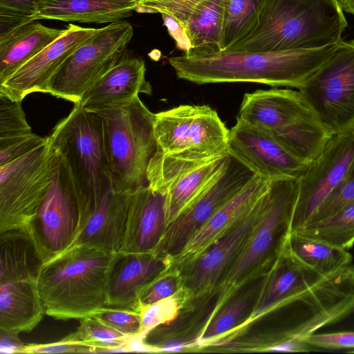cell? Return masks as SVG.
Segmentation results:
<instances>
[{"label": "cell", "mask_w": 354, "mask_h": 354, "mask_svg": "<svg viewBox=\"0 0 354 354\" xmlns=\"http://www.w3.org/2000/svg\"><path fill=\"white\" fill-rule=\"evenodd\" d=\"M95 348L79 341L72 340L66 336L62 340L42 344H26L21 353H95Z\"/></svg>", "instance_id": "7bdbcfd3"}, {"label": "cell", "mask_w": 354, "mask_h": 354, "mask_svg": "<svg viewBox=\"0 0 354 354\" xmlns=\"http://www.w3.org/2000/svg\"><path fill=\"white\" fill-rule=\"evenodd\" d=\"M46 314L37 276L0 281V329L30 332Z\"/></svg>", "instance_id": "d4e9b609"}, {"label": "cell", "mask_w": 354, "mask_h": 354, "mask_svg": "<svg viewBox=\"0 0 354 354\" xmlns=\"http://www.w3.org/2000/svg\"><path fill=\"white\" fill-rule=\"evenodd\" d=\"M227 0H205L193 12L184 30L190 44L187 55H202L223 50Z\"/></svg>", "instance_id": "83f0119b"}, {"label": "cell", "mask_w": 354, "mask_h": 354, "mask_svg": "<svg viewBox=\"0 0 354 354\" xmlns=\"http://www.w3.org/2000/svg\"><path fill=\"white\" fill-rule=\"evenodd\" d=\"M163 24L167 27L170 35L175 39L177 47L184 53L189 52L190 44L185 34L184 27L172 17L161 15Z\"/></svg>", "instance_id": "f6af8a7d"}, {"label": "cell", "mask_w": 354, "mask_h": 354, "mask_svg": "<svg viewBox=\"0 0 354 354\" xmlns=\"http://www.w3.org/2000/svg\"><path fill=\"white\" fill-rule=\"evenodd\" d=\"M65 30L30 21L0 35V84Z\"/></svg>", "instance_id": "484cf974"}, {"label": "cell", "mask_w": 354, "mask_h": 354, "mask_svg": "<svg viewBox=\"0 0 354 354\" xmlns=\"http://www.w3.org/2000/svg\"><path fill=\"white\" fill-rule=\"evenodd\" d=\"M167 227L165 194L149 186L132 193L122 252L153 253Z\"/></svg>", "instance_id": "603a6c76"}, {"label": "cell", "mask_w": 354, "mask_h": 354, "mask_svg": "<svg viewBox=\"0 0 354 354\" xmlns=\"http://www.w3.org/2000/svg\"><path fill=\"white\" fill-rule=\"evenodd\" d=\"M133 1H138L140 3H140H141V0H133Z\"/></svg>", "instance_id": "f907efd6"}, {"label": "cell", "mask_w": 354, "mask_h": 354, "mask_svg": "<svg viewBox=\"0 0 354 354\" xmlns=\"http://www.w3.org/2000/svg\"><path fill=\"white\" fill-rule=\"evenodd\" d=\"M48 138L67 160L83 194V205L99 198L111 184V168L101 117L74 104Z\"/></svg>", "instance_id": "8992f818"}, {"label": "cell", "mask_w": 354, "mask_h": 354, "mask_svg": "<svg viewBox=\"0 0 354 354\" xmlns=\"http://www.w3.org/2000/svg\"><path fill=\"white\" fill-rule=\"evenodd\" d=\"M313 115L299 90L272 88L245 93L236 119L272 131Z\"/></svg>", "instance_id": "44dd1931"}, {"label": "cell", "mask_w": 354, "mask_h": 354, "mask_svg": "<svg viewBox=\"0 0 354 354\" xmlns=\"http://www.w3.org/2000/svg\"><path fill=\"white\" fill-rule=\"evenodd\" d=\"M230 158L229 154L216 158L185 173L170 185L165 193L167 226L212 185L226 167Z\"/></svg>", "instance_id": "4316f807"}, {"label": "cell", "mask_w": 354, "mask_h": 354, "mask_svg": "<svg viewBox=\"0 0 354 354\" xmlns=\"http://www.w3.org/2000/svg\"><path fill=\"white\" fill-rule=\"evenodd\" d=\"M53 149L49 185L26 229L43 263L73 245L78 232L83 196L67 160Z\"/></svg>", "instance_id": "52a82bcc"}, {"label": "cell", "mask_w": 354, "mask_h": 354, "mask_svg": "<svg viewBox=\"0 0 354 354\" xmlns=\"http://www.w3.org/2000/svg\"><path fill=\"white\" fill-rule=\"evenodd\" d=\"M348 353H354V351H348Z\"/></svg>", "instance_id": "816d5d0a"}, {"label": "cell", "mask_w": 354, "mask_h": 354, "mask_svg": "<svg viewBox=\"0 0 354 354\" xmlns=\"http://www.w3.org/2000/svg\"><path fill=\"white\" fill-rule=\"evenodd\" d=\"M171 263L169 257L154 253H113L108 270L105 307L139 312L142 288Z\"/></svg>", "instance_id": "d6986e66"}, {"label": "cell", "mask_w": 354, "mask_h": 354, "mask_svg": "<svg viewBox=\"0 0 354 354\" xmlns=\"http://www.w3.org/2000/svg\"><path fill=\"white\" fill-rule=\"evenodd\" d=\"M266 194L243 218L182 270L185 305L216 293L223 276L263 214Z\"/></svg>", "instance_id": "9a60e30c"}, {"label": "cell", "mask_w": 354, "mask_h": 354, "mask_svg": "<svg viewBox=\"0 0 354 354\" xmlns=\"http://www.w3.org/2000/svg\"><path fill=\"white\" fill-rule=\"evenodd\" d=\"M343 11L354 15V0H339Z\"/></svg>", "instance_id": "681fc988"}, {"label": "cell", "mask_w": 354, "mask_h": 354, "mask_svg": "<svg viewBox=\"0 0 354 354\" xmlns=\"http://www.w3.org/2000/svg\"><path fill=\"white\" fill-rule=\"evenodd\" d=\"M92 317L127 336L140 337L141 317L139 312L104 307L93 314Z\"/></svg>", "instance_id": "ab89813d"}, {"label": "cell", "mask_w": 354, "mask_h": 354, "mask_svg": "<svg viewBox=\"0 0 354 354\" xmlns=\"http://www.w3.org/2000/svg\"><path fill=\"white\" fill-rule=\"evenodd\" d=\"M353 203H354V160L343 178L319 205L305 226L331 217Z\"/></svg>", "instance_id": "8d00e7d4"}, {"label": "cell", "mask_w": 354, "mask_h": 354, "mask_svg": "<svg viewBox=\"0 0 354 354\" xmlns=\"http://www.w3.org/2000/svg\"><path fill=\"white\" fill-rule=\"evenodd\" d=\"M113 254L76 245L43 263L37 288L46 314L57 319H81L105 307Z\"/></svg>", "instance_id": "3957f363"}, {"label": "cell", "mask_w": 354, "mask_h": 354, "mask_svg": "<svg viewBox=\"0 0 354 354\" xmlns=\"http://www.w3.org/2000/svg\"><path fill=\"white\" fill-rule=\"evenodd\" d=\"M298 189L296 178L271 180L263 214L221 281L212 313L272 264L290 233Z\"/></svg>", "instance_id": "277c9868"}, {"label": "cell", "mask_w": 354, "mask_h": 354, "mask_svg": "<svg viewBox=\"0 0 354 354\" xmlns=\"http://www.w3.org/2000/svg\"><path fill=\"white\" fill-rule=\"evenodd\" d=\"M205 0H141L136 12L140 13H160L176 19L185 27L193 12Z\"/></svg>", "instance_id": "f35d334b"}, {"label": "cell", "mask_w": 354, "mask_h": 354, "mask_svg": "<svg viewBox=\"0 0 354 354\" xmlns=\"http://www.w3.org/2000/svg\"><path fill=\"white\" fill-rule=\"evenodd\" d=\"M318 277V272L297 259L283 245L263 274L250 312L229 335L239 334L270 314L277 315V324L306 315L317 299Z\"/></svg>", "instance_id": "9c48e42d"}, {"label": "cell", "mask_w": 354, "mask_h": 354, "mask_svg": "<svg viewBox=\"0 0 354 354\" xmlns=\"http://www.w3.org/2000/svg\"><path fill=\"white\" fill-rule=\"evenodd\" d=\"M139 7L133 0H37L31 19L110 24L130 17Z\"/></svg>", "instance_id": "cb8c5ba5"}, {"label": "cell", "mask_w": 354, "mask_h": 354, "mask_svg": "<svg viewBox=\"0 0 354 354\" xmlns=\"http://www.w3.org/2000/svg\"><path fill=\"white\" fill-rule=\"evenodd\" d=\"M262 279L247 288H242L216 311L211 313L198 334L197 343L200 345H207L231 333L250 312Z\"/></svg>", "instance_id": "f546056e"}, {"label": "cell", "mask_w": 354, "mask_h": 354, "mask_svg": "<svg viewBox=\"0 0 354 354\" xmlns=\"http://www.w3.org/2000/svg\"><path fill=\"white\" fill-rule=\"evenodd\" d=\"M283 246L301 263L317 272L327 274L350 263L352 254L347 250L328 243L291 232Z\"/></svg>", "instance_id": "4dcf8cb0"}, {"label": "cell", "mask_w": 354, "mask_h": 354, "mask_svg": "<svg viewBox=\"0 0 354 354\" xmlns=\"http://www.w3.org/2000/svg\"><path fill=\"white\" fill-rule=\"evenodd\" d=\"M97 113L104 123L113 186L131 193L148 186L147 169L157 150L155 113L139 96L127 106Z\"/></svg>", "instance_id": "5b68a950"}, {"label": "cell", "mask_w": 354, "mask_h": 354, "mask_svg": "<svg viewBox=\"0 0 354 354\" xmlns=\"http://www.w3.org/2000/svg\"><path fill=\"white\" fill-rule=\"evenodd\" d=\"M347 26L338 0H266L252 30L229 50L323 47L343 41Z\"/></svg>", "instance_id": "7a4b0ae2"}, {"label": "cell", "mask_w": 354, "mask_h": 354, "mask_svg": "<svg viewBox=\"0 0 354 354\" xmlns=\"http://www.w3.org/2000/svg\"><path fill=\"white\" fill-rule=\"evenodd\" d=\"M157 151L185 160L208 162L228 154L230 130L207 105L182 104L155 113Z\"/></svg>", "instance_id": "ba28073f"}, {"label": "cell", "mask_w": 354, "mask_h": 354, "mask_svg": "<svg viewBox=\"0 0 354 354\" xmlns=\"http://www.w3.org/2000/svg\"><path fill=\"white\" fill-rule=\"evenodd\" d=\"M37 0H0V35L32 21Z\"/></svg>", "instance_id": "60d3db41"}, {"label": "cell", "mask_w": 354, "mask_h": 354, "mask_svg": "<svg viewBox=\"0 0 354 354\" xmlns=\"http://www.w3.org/2000/svg\"><path fill=\"white\" fill-rule=\"evenodd\" d=\"M131 195V192L115 188L111 183L97 200L82 205L78 232L73 245H87L111 253L120 252Z\"/></svg>", "instance_id": "ac0fdd59"}, {"label": "cell", "mask_w": 354, "mask_h": 354, "mask_svg": "<svg viewBox=\"0 0 354 354\" xmlns=\"http://www.w3.org/2000/svg\"><path fill=\"white\" fill-rule=\"evenodd\" d=\"M66 337L95 348V353H99L104 348L124 345L133 338L114 330L92 316L81 319L77 330Z\"/></svg>", "instance_id": "836d02e7"}, {"label": "cell", "mask_w": 354, "mask_h": 354, "mask_svg": "<svg viewBox=\"0 0 354 354\" xmlns=\"http://www.w3.org/2000/svg\"><path fill=\"white\" fill-rule=\"evenodd\" d=\"M299 91L332 136L354 129V39L341 41Z\"/></svg>", "instance_id": "8fae6325"}, {"label": "cell", "mask_w": 354, "mask_h": 354, "mask_svg": "<svg viewBox=\"0 0 354 354\" xmlns=\"http://www.w3.org/2000/svg\"><path fill=\"white\" fill-rule=\"evenodd\" d=\"M268 132L293 156L306 164L322 153L332 136L315 115Z\"/></svg>", "instance_id": "f1b7e54d"}, {"label": "cell", "mask_w": 354, "mask_h": 354, "mask_svg": "<svg viewBox=\"0 0 354 354\" xmlns=\"http://www.w3.org/2000/svg\"><path fill=\"white\" fill-rule=\"evenodd\" d=\"M98 28L69 24L65 32L0 84V93L23 100L32 93H48L51 78Z\"/></svg>", "instance_id": "e0dca14e"}, {"label": "cell", "mask_w": 354, "mask_h": 354, "mask_svg": "<svg viewBox=\"0 0 354 354\" xmlns=\"http://www.w3.org/2000/svg\"><path fill=\"white\" fill-rule=\"evenodd\" d=\"M339 43L279 51L227 50L202 55L183 54L168 61L178 78L197 84L254 82L299 90Z\"/></svg>", "instance_id": "6da1fadb"}, {"label": "cell", "mask_w": 354, "mask_h": 354, "mask_svg": "<svg viewBox=\"0 0 354 354\" xmlns=\"http://www.w3.org/2000/svg\"><path fill=\"white\" fill-rule=\"evenodd\" d=\"M145 73L143 59L127 55L99 80L79 103L85 110L95 113L127 106L140 93H152Z\"/></svg>", "instance_id": "7402d4cb"}, {"label": "cell", "mask_w": 354, "mask_h": 354, "mask_svg": "<svg viewBox=\"0 0 354 354\" xmlns=\"http://www.w3.org/2000/svg\"><path fill=\"white\" fill-rule=\"evenodd\" d=\"M183 286L182 271L171 266L142 288L139 304H150L175 295L182 290Z\"/></svg>", "instance_id": "74e56055"}, {"label": "cell", "mask_w": 354, "mask_h": 354, "mask_svg": "<svg viewBox=\"0 0 354 354\" xmlns=\"http://www.w3.org/2000/svg\"><path fill=\"white\" fill-rule=\"evenodd\" d=\"M294 232L348 250L354 244V203L331 217Z\"/></svg>", "instance_id": "1f68e13d"}, {"label": "cell", "mask_w": 354, "mask_h": 354, "mask_svg": "<svg viewBox=\"0 0 354 354\" xmlns=\"http://www.w3.org/2000/svg\"><path fill=\"white\" fill-rule=\"evenodd\" d=\"M310 346L303 339L292 338L275 342L268 346L266 351L274 352H309Z\"/></svg>", "instance_id": "7dc6e473"}, {"label": "cell", "mask_w": 354, "mask_h": 354, "mask_svg": "<svg viewBox=\"0 0 354 354\" xmlns=\"http://www.w3.org/2000/svg\"><path fill=\"white\" fill-rule=\"evenodd\" d=\"M227 153L255 175L270 180L299 179L308 165L293 156L269 132L238 119L230 129Z\"/></svg>", "instance_id": "2e32d148"}, {"label": "cell", "mask_w": 354, "mask_h": 354, "mask_svg": "<svg viewBox=\"0 0 354 354\" xmlns=\"http://www.w3.org/2000/svg\"><path fill=\"white\" fill-rule=\"evenodd\" d=\"M271 180L257 175L223 205L171 259V266L181 271L243 218L268 192Z\"/></svg>", "instance_id": "ffe728a7"}, {"label": "cell", "mask_w": 354, "mask_h": 354, "mask_svg": "<svg viewBox=\"0 0 354 354\" xmlns=\"http://www.w3.org/2000/svg\"><path fill=\"white\" fill-rule=\"evenodd\" d=\"M21 104L0 93V147L32 132Z\"/></svg>", "instance_id": "e575fe53"}, {"label": "cell", "mask_w": 354, "mask_h": 354, "mask_svg": "<svg viewBox=\"0 0 354 354\" xmlns=\"http://www.w3.org/2000/svg\"><path fill=\"white\" fill-rule=\"evenodd\" d=\"M19 333L0 329V353L1 354L21 353L25 347Z\"/></svg>", "instance_id": "bcb514c9"}, {"label": "cell", "mask_w": 354, "mask_h": 354, "mask_svg": "<svg viewBox=\"0 0 354 354\" xmlns=\"http://www.w3.org/2000/svg\"><path fill=\"white\" fill-rule=\"evenodd\" d=\"M185 345L178 341H169L156 346L158 352L175 353L185 349Z\"/></svg>", "instance_id": "c3c4849f"}, {"label": "cell", "mask_w": 354, "mask_h": 354, "mask_svg": "<svg viewBox=\"0 0 354 354\" xmlns=\"http://www.w3.org/2000/svg\"><path fill=\"white\" fill-rule=\"evenodd\" d=\"M53 153L48 136L43 145L0 166V234L26 231L49 185Z\"/></svg>", "instance_id": "7c38bea8"}, {"label": "cell", "mask_w": 354, "mask_h": 354, "mask_svg": "<svg viewBox=\"0 0 354 354\" xmlns=\"http://www.w3.org/2000/svg\"><path fill=\"white\" fill-rule=\"evenodd\" d=\"M182 291V290H181ZM153 304L140 305L141 333L144 339L152 329L173 321L185 306L182 292Z\"/></svg>", "instance_id": "d590c367"}, {"label": "cell", "mask_w": 354, "mask_h": 354, "mask_svg": "<svg viewBox=\"0 0 354 354\" xmlns=\"http://www.w3.org/2000/svg\"><path fill=\"white\" fill-rule=\"evenodd\" d=\"M133 35V26L125 21L99 28L53 75L48 93L79 103L99 80L127 56Z\"/></svg>", "instance_id": "30bf717a"}, {"label": "cell", "mask_w": 354, "mask_h": 354, "mask_svg": "<svg viewBox=\"0 0 354 354\" xmlns=\"http://www.w3.org/2000/svg\"><path fill=\"white\" fill-rule=\"evenodd\" d=\"M354 160V129L331 136L322 153L298 179L290 231L304 227L335 188Z\"/></svg>", "instance_id": "4fadbf2b"}, {"label": "cell", "mask_w": 354, "mask_h": 354, "mask_svg": "<svg viewBox=\"0 0 354 354\" xmlns=\"http://www.w3.org/2000/svg\"><path fill=\"white\" fill-rule=\"evenodd\" d=\"M254 175L248 167L230 156L227 165L212 185L167 226L153 253L171 259L177 255L194 233L242 189Z\"/></svg>", "instance_id": "5bb4252c"}, {"label": "cell", "mask_w": 354, "mask_h": 354, "mask_svg": "<svg viewBox=\"0 0 354 354\" xmlns=\"http://www.w3.org/2000/svg\"><path fill=\"white\" fill-rule=\"evenodd\" d=\"M48 137H41L33 132L0 147V166L12 162L45 143Z\"/></svg>", "instance_id": "b9f144b4"}, {"label": "cell", "mask_w": 354, "mask_h": 354, "mask_svg": "<svg viewBox=\"0 0 354 354\" xmlns=\"http://www.w3.org/2000/svg\"><path fill=\"white\" fill-rule=\"evenodd\" d=\"M303 339L311 346L325 349L354 348V331L319 334L314 333Z\"/></svg>", "instance_id": "ee69618b"}, {"label": "cell", "mask_w": 354, "mask_h": 354, "mask_svg": "<svg viewBox=\"0 0 354 354\" xmlns=\"http://www.w3.org/2000/svg\"><path fill=\"white\" fill-rule=\"evenodd\" d=\"M266 0H227L223 50L231 48L254 26Z\"/></svg>", "instance_id": "d6a6232c"}]
</instances>
